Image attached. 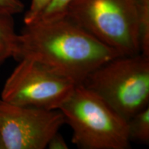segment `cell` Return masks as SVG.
Here are the masks:
<instances>
[{
	"label": "cell",
	"instance_id": "cell-1",
	"mask_svg": "<svg viewBox=\"0 0 149 149\" xmlns=\"http://www.w3.org/2000/svg\"><path fill=\"white\" fill-rule=\"evenodd\" d=\"M120 55L65 15L24 24L13 58L40 61L79 84L98 66Z\"/></svg>",
	"mask_w": 149,
	"mask_h": 149
},
{
	"label": "cell",
	"instance_id": "cell-2",
	"mask_svg": "<svg viewBox=\"0 0 149 149\" xmlns=\"http://www.w3.org/2000/svg\"><path fill=\"white\" fill-rule=\"evenodd\" d=\"M72 128V143L81 149H127V121L103 99L77 84L59 109Z\"/></svg>",
	"mask_w": 149,
	"mask_h": 149
},
{
	"label": "cell",
	"instance_id": "cell-3",
	"mask_svg": "<svg viewBox=\"0 0 149 149\" xmlns=\"http://www.w3.org/2000/svg\"><path fill=\"white\" fill-rule=\"evenodd\" d=\"M128 121L148 107L149 57L120 55L100 65L81 83Z\"/></svg>",
	"mask_w": 149,
	"mask_h": 149
},
{
	"label": "cell",
	"instance_id": "cell-4",
	"mask_svg": "<svg viewBox=\"0 0 149 149\" xmlns=\"http://www.w3.org/2000/svg\"><path fill=\"white\" fill-rule=\"evenodd\" d=\"M65 15L120 55L140 53L137 0H73Z\"/></svg>",
	"mask_w": 149,
	"mask_h": 149
},
{
	"label": "cell",
	"instance_id": "cell-5",
	"mask_svg": "<svg viewBox=\"0 0 149 149\" xmlns=\"http://www.w3.org/2000/svg\"><path fill=\"white\" fill-rule=\"evenodd\" d=\"M6 80L0 97L17 105L59 110L77 85L48 65L22 59Z\"/></svg>",
	"mask_w": 149,
	"mask_h": 149
},
{
	"label": "cell",
	"instance_id": "cell-6",
	"mask_svg": "<svg viewBox=\"0 0 149 149\" xmlns=\"http://www.w3.org/2000/svg\"><path fill=\"white\" fill-rule=\"evenodd\" d=\"M66 120L59 110L17 105L0 97V134L5 149H44Z\"/></svg>",
	"mask_w": 149,
	"mask_h": 149
},
{
	"label": "cell",
	"instance_id": "cell-7",
	"mask_svg": "<svg viewBox=\"0 0 149 149\" xmlns=\"http://www.w3.org/2000/svg\"><path fill=\"white\" fill-rule=\"evenodd\" d=\"M17 38L13 15L0 10V65L14 57Z\"/></svg>",
	"mask_w": 149,
	"mask_h": 149
},
{
	"label": "cell",
	"instance_id": "cell-8",
	"mask_svg": "<svg viewBox=\"0 0 149 149\" xmlns=\"http://www.w3.org/2000/svg\"><path fill=\"white\" fill-rule=\"evenodd\" d=\"M130 141L144 144L149 143V107L141 110L127 121Z\"/></svg>",
	"mask_w": 149,
	"mask_h": 149
},
{
	"label": "cell",
	"instance_id": "cell-9",
	"mask_svg": "<svg viewBox=\"0 0 149 149\" xmlns=\"http://www.w3.org/2000/svg\"><path fill=\"white\" fill-rule=\"evenodd\" d=\"M140 53L149 57V0H137Z\"/></svg>",
	"mask_w": 149,
	"mask_h": 149
},
{
	"label": "cell",
	"instance_id": "cell-10",
	"mask_svg": "<svg viewBox=\"0 0 149 149\" xmlns=\"http://www.w3.org/2000/svg\"><path fill=\"white\" fill-rule=\"evenodd\" d=\"M72 1L73 0H53L37 20L49 21L65 16L67 8Z\"/></svg>",
	"mask_w": 149,
	"mask_h": 149
},
{
	"label": "cell",
	"instance_id": "cell-11",
	"mask_svg": "<svg viewBox=\"0 0 149 149\" xmlns=\"http://www.w3.org/2000/svg\"><path fill=\"white\" fill-rule=\"evenodd\" d=\"M53 0H31V5L24 17V24H30L40 17Z\"/></svg>",
	"mask_w": 149,
	"mask_h": 149
},
{
	"label": "cell",
	"instance_id": "cell-12",
	"mask_svg": "<svg viewBox=\"0 0 149 149\" xmlns=\"http://www.w3.org/2000/svg\"><path fill=\"white\" fill-rule=\"evenodd\" d=\"M24 9V5L20 0H0V10L13 15L21 13Z\"/></svg>",
	"mask_w": 149,
	"mask_h": 149
},
{
	"label": "cell",
	"instance_id": "cell-13",
	"mask_svg": "<svg viewBox=\"0 0 149 149\" xmlns=\"http://www.w3.org/2000/svg\"><path fill=\"white\" fill-rule=\"evenodd\" d=\"M46 148L50 149H68V146L64 137L59 133V132H57L48 141Z\"/></svg>",
	"mask_w": 149,
	"mask_h": 149
},
{
	"label": "cell",
	"instance_id": "cell-14",
	"mask_svg": "<svg viewBox=\"0 0 149 149\" xmlns=\"http://www.w3.org/2000/svg\"><path fill=\"white\" fill-rule=\"evenodd\" d=\"M0 149H5V146L4 144H3V141L2 137H1V134H0Z\"/></svg>",
	"mask_w": 149,
	"mask_h": 149
}]
</instances>
